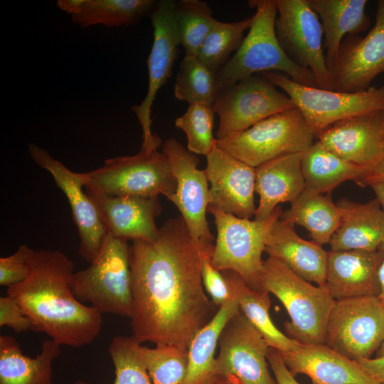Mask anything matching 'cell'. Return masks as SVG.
<instances>
[{
	"mask_svg": "<svg viewBox=\"0 0 384 384\" xmlns=\"http://www.w3.org/2000/svg\"><path fill=\"white\" fill-rule=\"evenodd\" d=\"M200 251L181 215L168 219L154 241L129 245L130 326L140 343L188 349L217 313L204 291Z\"/></svg>",
	"mask_w": 384,
	"mask_h": 384,
	"instance_id": "cell-1",
	"label": "cell"
},
{
	"mask_svg": "<svg viewBox=\"0 0 384 384\" xmlns=\"http://www.w3.org/2000/svg\"><path fill=\"white\" fill-rule=\"evenodd\" d=\"M73 270V261L63 252L34 250L27 277L8 287L6 294L18 303L34 331L60 346L80 348L100 335L102 316L75 297L70 287Z\"/></svg>",
	"mask_w": 384,
	"mask_h": 384,
	"instance_id": "cell-2",
	"label": "cell"
},
{
	"mask_svg": "<svg viewBox=\"0 0 384 384\" xmlns=\"http://www.w3.org/2000/svg\"><path fill=\"white\" fill-rule=\"evenodd\" d=\"M248 4L255 9L252 23L240 48L215 75L218 92L252 75L278 71L297 83L319 87L312 73L294 63L277 41V1L250 0Z\"/></svg>",
	"mask_w": 384,
	"mask_h": 384,
	"instance_id": "cell-3",
	"label": "cell"
},
{
	"mask_svg": "<svg viewBox=\"0 0 384 384\" xmlns=\"http://www.w3.org/2000/svg\"><path fill=\"white\" fill-rule=\"evenodd\" d=\"M259 284L285 307L291 319L284 324L289 337L302 344L325 343L327 323L336 301L325 286H314L272 257L263 261Z\"/></svg>",
	"mask_w": 384,
	"mask_h": 384,
	"instance_id": "cell-4",
	"label": "cell"
},
{
	"mask_svg": "<svg viewBox=\"0 0 384 384\" xmlns=\"http://www.w3.org/2000/svg\"><path fill=\"white\" fill-rule=\"evenodd\" d=\"M127 242L107 233L89 267L72 276L70 287L77 299L102 314L130 318L132 280Z\"/></svg>",
	"mask_w": 384,
	"mask_h": 384,
	"instance_id": "cell-5",
	"label": "cell"
},
{
	"mask_svg": "<svg viewBox=\"0 0 384 384\" xmlns=\"http://www.w3.org/2000/svg\"><path fill=\"white\" fill-rule=\"evenodd\" d=\"M217 229L211 263L220 272H236L252 289H260V275L263 265L262 255L267 239L283 211L278 206L262 220H250L208 206Z\"/></svg>",
	"mask_w": 384,
	"mask_h": 384,
	"instance_id": "cell-6",
	"label": "cell"
},
{
	"mask_svg": "<svg viewBox=\"0 0 384 384\" xmlns=\"http://www.w3.org/2000/svg\"><path fill=\"white\" fill-rule=\"evenodd\" d=\"M315 138L295 106L217 139V146L255 168L282 155L304 152Z\"/></svg>",
	"mask_w": 384,
	"mask_h": 384,
	"instance_id": "cell-7",
	"label": "cell"
},
{
	"mask_svg": "<svg viewBox=\"0 0 384 384\" xmlns=\"http://www.w3.org/2000/svg\"><path fill=\"white\" fill-rule=\"evenodd\" d=\"M82 174L85 187L112 196L164 195L169 200L176 188L168 159L157 149H141L133 156L110 158L100 168Z\"/></svg>",
	"mask_w": 384,
	"mask_h": 384,
	"instance_id": "cell-8",
	"label": "cell"
},
{
	"mask_svg": "<svg viewBox=\"0 0 384 384\" xmlns=\"http://www.w3.org/2000/svg\"><path fill=\"white\" fill-rule=\"evenodd\" d=\"M281 88L302 112L316 136L333 124L355 116L384 110V85L357 92L312 87L274 72L261 73Z\"/></svg>",
	"mask_w": 384,
	"mask_h": 384,
	"instance_id": "cell-9",
	"label": "cell"
},
{
	"mask_svg": "<svg viewBox=\"0 0 384 384\" xmlns=\"http://www.w3.org/2000/svg\"><path fill=\"white\" fill-rule=\"evenodd\" d=\"M384 341V302L377 296L336 300L325 344L353 360L371 358Z\"/></svg>",
	"mask_w": 384,
	"mask_h": 384,
	"instance_id": "cell-10",
	"label": "cell"
},
{
	"mask_svg": "<svg viewBox=\"0 0 384 384\" xmlns=\"http://www.w3.org/2000/svg\"><path fill=\"white\" fill-rule=\"evenodd\" d=\"M276 1L278 16L274 28L281 48L294 63L312 73L319 88L331 90L324 32L309 0Z\"/></svg>",
	"mask_w": 384,
	"mask_h": 384,
	"instance_id": "cell-11",
	"label": "cell"
},
{
	"mask_svg": "<svg viewBox=\"0 0 384 384\" xmlns=\"http://www.w3.org/2000/svg\"><path fill=\"white\" fill-rule=\"evenodd\" d=\"M295 107L289 97L262 75H254L218 92L213 108L219 117L216 139L242 132Z\"/></svg>",
	"mask_w": 384,
	"mask_h": 384,
	"instance_id": "cell-12",
	"label": "cell"
},
{
	"mask_svg": "<svg viewBox=\"0 0 384 384\" xmlns=\"http://www.w3.org/2000/svg\"><path fill=\"white\" fill-rule=\"evenodd\" d=\"M161 151L176 181V191L169 200L179 210L201 249L213 250L214 238L206 219L210 204L208 181L205 170L198 168L199 158L174 138L166 140Z\"/></svg>",
	"mask_w": 384,
	"mask_h": 384,
	"instance_id": "cell-13",
	"label": "cell"
},
{
	"mask_svg": "<svg viewBox=\"0 0 384 384\" xmlns=\"http://www.w3.org/2000/svg\"><path fill=\"white\" fill-rule=\"evenodd\" d=\"M213 374L238 384H277L267 361L269 346L260 333L239 310L223 328L218 343Z\"/></svg>",
	"mask_w": 384,
	"mask_h": 384,
	"instance_id": "cell-14",
	"label": "cell"
},
{
	"mask_svg": "<svg viewBox=\"0 0 384 384\" xmlns=\"http://www.w3.org/2000/svg\"><path fill=\"white\" fill-rule=\"evenodd\" d=\"M176 1L161 0L150 14L153 31V44L147 65L149 83L146 95L139 105L132 109L137 115L142 130L141 149H158L161 139L151 132V107L159 89L171 75L179 45L175 17Z\"/></svg>",
	"mask_w": 384,
	"mask_h": 384,
	"instance_id": "cell-15",
	"label": "cell"
},
{
	"mask_svg": "<svg viewBox=\"0 0 384 384\" xmlns=\"http://www.w3.org/2000/svg\"><path fill=\"white\" fill-rule=\"evenodd\" d=\"M384 72V0L377 3L375 23L364 36H347L329 70L331 90L357 92L367 90Z\"/></svg>",
	"mask_w": 384,
	"mask_h": 384,
	"instance_id": "cell-16",
	"label": "cell"
},
{
	"mask_svg": "<svg viewBox=\"0 0 384 384\" xmlns=\"http://www.w3.org/2000/svg\"><path fill=\"white\" fill-rule=\"evenodd\" d=\"M28 149L33 161L50 174L57 186L65 195L80 237L79 254L91 262L107 231L94 203L82 190L85 186L83 174L70 170L43 148L30 144Z\"/></svg>",
	"mask_w": 384,
	"mask_h": 384,
	"instance_id": "cell-17",
	"label": "cell"
},
{
	"mask_svg": "<svg viewBox=\"0 0 384 384\" xmlns=\"http://www.w3.org/2000/svg\"><path fill=\"white\" fill-rule=\"evenodd\" d=\"M210 204L240 218L255 215V168L216 147L206 156Z\"/></svg>",
	"mask_w": 384,
	"mask_h": 384,
	"instance_id": "cell-18",
	"label": "cell"
},
{
	"mask_svg": "<svg viewBox=\"0 0 384 384\" xmlns=\"http://www.w3.org/2000/svg\"><path fill=\"white\" fill-rule=\"evenodd\" d=\"M102 221L112 235L124 240L154 241L159 228L155 218L162 208L159 196H112L85 187Z\"/></svg>",
	"mask_w": 384,
	"mask_h": 384,
	"instance_id": "cell-19",
	"label": "cell"
},
{
	"mask_svg": "<svg viewBox=\"0 0 384 384\" xmlns=\"http://www.w3.org/2000/svg\"><path fill=\"white\" fill-rule=\"evenodd\" d=\"M316 139L339 157L370 169L384 153V110L336 122L319 133Z\"/></svg>",
	"mask_w": 384,
	"mask_h": 384,
	"instance_id": "cell-20",
	"label": "cell"
},
{
	"mask_svg": "<svg viewBox=\"0 0 384 384\" xmlns=\"http://www.w3.org/2000/svg\"><path fill=\"white\" fill-rule=\"evenodd\" d=\"M384 255L375 250L328 252L325 287L335 300L377 296L380 293L379 270Z\"/></svg>",
	"mask_w": 384,
	"mask_h": 384,
	"instance_id": "cell-21",
	"label": "cell"
},
{
	"mask_svg": "<svg viewBox=\"0 0 384 384\" xmlns=\"http://www.w3.org/2000/svg\"><path fill=\"white\" fill-rule=\"evenodd\" d=\"M293 375H307L311 384H380L356 361L325 343L301 344L280 353Z\"/></svg>",
	"mask_w": 384,
	"mask_h": 384,
	"instance_id": "cell-22",
	"label": "cell"
},
{
	"mask_svg": "<svg viewBox=\"0 0 384 384\" xmlns=\"http://www.w3.org/2000/svg\"><path fill=\"white\" fill-rule=\"evenodd\" d=\"M264 252L304 279L325 286L328 252L314 241L302 238L294 225L278 219L267 239Z\"/></svg>",
	"mask_w": 384,
	"mask_h": 384,
	"instance_id": "cell-23",
	"label": "cell"
},
{
	"mask_svg": "<svg viewBox=\"0 0 384 384\" xmlns=\"http://www.w3.org/2000/svg\"><path fill=\"white\" fill-rule=\"evenodd\" d=\"M302 154L282 155L255 168V189L260 196L255 220L267 218L280 203H293L304 191Z\"/></svg>",
	"mask_w": 384,
	"mask_h": 384,
	"instance_id": "cell-24",
	"label": "cell"
},
{
	"mask_svg": "<svg viewBox=\"0 0 384 384\" xmlns=\"http://www.w3.org/2000/svg\"><path fill=\"white\" fill-rule=\"evenodd\" d=\"M342 219L332 236L331 250H375L384 242V210L375 198L361 203L340 200Z\"/></svg>",
	"mask_w": 384,
	"mask_h": 384,
	"instance_id": "cell-25",
	"label": "cell"
},
{
	"mask_svg": "<svg viewBox=\"0 0 384 384\" xmlns=\"http://www.w3.org/2000/svg\"><path fill=\"white\" fill-rule=\"evenodd\" d=\"M324 32L325 59L330 70L346 36L359 35L370 26L366 12V0H309Z\"/></svg>",
	"mask_w": 384,
	"mask_h": 384,
	"instance_id": "cell-26",
	"label": "cell"
},
{
	"mask_svg": "<svg viewBox=\"0 0 384 384\" xmlns=\"http://www.w3.org/2000/svg\"><path fill=\"white\" fill-rule=\"evenodd\" d=\"M60 345L52 339L43 341L35 358L25 356L16 339L0 336V384H53V361Z\"/></svg>",
	"mask_w": 384,
	"mask_h": 384,
	"instance_id": "cell-27",
	"label": "cell"
},
{
	"mask_svg": "<svg viewBox=\"0 0 384 384\" xmlns=\"http://www.w3.org/2000/svg\"><path fill=\"white\" fill-rule=\"evenodd\" d=\"M157 1L154 0H58V7L72 16L82 28L97 24L107 27L131 26L150 16Z\"/></svg>",
	"mask_w": 384,
	"mask_h": 384,
	"instance_id": "cell-28",
	"label": "cell"
},
{
	"mask_svg": "<svg viewBox=\"0 0 384 384\" xmlns=\"http://www.w3.org/2000/svg\"><path fill=\"white\" fill-rule=\"evenodd\" d=\"M220 272L231 297L237 300L240 311L260 333L269 347L282 353L294 350L302 344L274 326L269 313L271 302L268 292L251 288L235 272L225 270Z\"/></svg>",
	"mask_w": 384,
	"mask_h": 384,
	"instance_id": "cell-29",
	"label": "cell"
},
{
	"mask_svg": "<svg viewBox=\"0 0 384 384\" xmlns=\"http://www.w3.org/2000/svg\"><path fill=\"white\" fill-rule=\"evenodd\" d=\"M301 167L305 189L319 194H331L347 181L356 183L370 169L339 157L318 141L303 152Z\"/></svg>",
	"mask_w": 384,
	"mask_h": 384,
	"instance_id": "cell-30",
	"label": "cell"
},
{
	"mask_svg": "<svg viewBox=\"0 0 384 384\" xmlns=\"http://www.w3.org/2000/svg\"><path fill=\"white\" fill-rule=\"evenodd\" d=\"M281 219L306 228L314 242L329 244L341 225L342 209L332 201L331 194H319L306 189L282 213Z\"/></svg>",
	"mask_w": 384,
	"mask_h": 384,
	"instance_id": "cell-31",
	"label": "cell"
},
{
	"mask_svg": "<svg viewBox=\"0 0 384 384\" xmlns=\"http://www.w3.org/2000/svg\"><path fill=\"white\" fill-rule=\"evenodd\" d=\"M240 310L232 297L222 304L213 318L193 338L188 348V367L181 384H203L213 375L215 348L229 319Z\"/></svg>",
	"mask_w": 384,
	"mask_h": 384,
	"instance_id": "cell-32",
	"label": "cell"
},
{
	"mask_svg": "<svg viewBox=\"0 0 384 384\" xmlns=\"http://www.w3.org/2000/svg\"><path fill=\"white\" fill-rule=\"evenodd\" d=\"M252 21L253 16L231 23L215 18L197 57L216 74L230 60L231 53L240 48L245 38L244 33L249 30Z\"/></svg>",
	"mask_w": 384,
	"mask_h": 384,
	"instance_id": "cell-33",
	"label": "cell"
},
{
	"mask_svg": "<svg viewBox=\"0 0 384 384\" xmlns=\"http://www.w3.org/2000/svg\"><path fill=\"white\" fill-rule=\"evenodd\" d=\"M215 75L197 57L185 54L174 85V95L189 105H212L218 95Z\"/></svg>",
	"mask_w": 384,
	"mask_h": 384,
	"instance_id": "cell-34",
	"label": "cell"
},
{
	"mask_svg": "<svg viewBox=\"0 0 384 384\" xmlns=\"http://www.w3.org/2000/svg\"><path fill=\"white\" fill-rule=\"evenodd\" d=\"M175 17L179 45L185 54L197 55L215 20L211 9L204 1L181 0Z\"/></svg>",
	"mask_w": 384,
	"mask_h": 384,
	"instance_id": "cell-35",
	"label": "cell"
},
{
	"mask_svg": "<svg viewBox=\"0 0 384 384\" xmlns=\"http://www.w3.org/2000/svg\"><path fill=\"white\" fill-rule=\"evenodd\" d=\"M139 354L152 384H181L188 367V349L174 346L149 348L140 345Z\"/></svg>",
	"mask_w": 384,
	"mask_h": 384,
	"instance_id": "cell-36",
	"label": "cell"
},
{
	"mask_svg": "<svg viewBox=\"0 0 384 384\" xmlns=\"http://www.w3.org/2000/svg\"><path fill=\"white\" fill-rule=\"evenodd\" d=\"M215 114L212 105L192 104L175 120L176 127L186 134L187 149L192 153L207 156L216 147L213 134Z\"/></svg>",
	"mask_w": 384,
	"mask_h": 384,
	"instance_id": "cell-37",
	"label": "cell"
},
{
	"mask_svg": "<svg viewBox=\"0 0 384 384\" xmlns=\"http://www.w3.org/2000/svg\"><path fill=\"white\" fill-rule=\"evenodd\" d=\"M141 344L133 336L112 339L108 351L114 366V384H152L139 354Z\"/></svg>",
	"mask_w": 384,
	"mask_h": 384,
	"instance_id": "cell-38",
	"label": "cell"
},
{
	"mask_svg": "<svg viewBox=\"0 0 384 384\" xmlns=\"http://www.w3.org/2000/svg\"><path fill=\"white\" fill-rule=\"evenodd\" d=\"M35 250L26 244L11 255L0 258V284L10 287L23 282L29 272V261Z\"/></svg>",
	"mask_w": 384,
	"mask_h": 384,
	"instance_id": "cell-39",
	"label": "cell"
},
{
	"mask_svg": "<svg viewBox=\"0 0 384 384\" xmlns=\"http://www.w3.org/2000/svg\"><path fill=\"white\" fill-rule=\"evenodd\" d=\"M213 250L201 249V277L204 288L211 297L213 302L220 307L231 298L227 282L222 273L211 263Z\"/></svg>",
	"mask_w": 384,
	"mask_h": 384,
	"instance_id": "cell-40",
	"label": "cell"
},
{
	"mask_svg": "<svg viewBox=\"0 0 384 384\" xmlns=\"http://www.w3.org/2000/svg\"><path fill=\"white\" fill-rule=\"evenodd\" d=\"M0 326H7L16 333L34 331L30 319L11 296L0 297Z\"/></svg>",
	"mask_w": 384,
	"mask_h": 384,
	"instance_id": "cell-41",
	"label": "cell"
},
{
	"mask_svg": "<svg viewBox=\"0 0 384 384\" xmlns=\"http://www.w3.org/2000/svg\"><path fill=\"white\" fill-rule=\"evenodd\" d=\"M267 357L277 384H299L287 367L278 350L270 347Z\"/></svg>",
	"mask_w": 384,
	"mask_h": 384,
	"instance_id": "cell-42",
	"label": "cell"
},
{
	"mask_svg": "<svg viewBox=\"0 0 384 384\" xmlns=\"http://www.w3.org/2000/svg\"><path fill=\"white\" fill-rule=\"evenodd\" d=\"M378 183H384V153L366 175L356 182L359 186L363 188Z\"/></svg>",
	"mask_w": 384,
	"mask_h": 384,
	"instance_id": "cell-43",
	"label": "cell"
},
{
	"mask_svg": "<svg viewBox=\"0 0 384 384\" xmlns=\"http://www.w3.org/2000/svg\"><path fill=\"white\" fill-rule=\"evenodd\" d=\"M357 362L380 384H384V356L361 359Z\"/></svg>",
	"mask_w": 384,
	"mask_h": 384,
	"instance_id": "cell-44",
	"label": "cell"
},
{
	"mask_svg": "<svg viewBox=\"0 0 384 384\" xmlns=\"http://www.w3.org/2000/svg\"><path fill=\"white\" fill-rule=\"evenodd\" d=\"M203 384H238L235 380L225 376L213 374Z\"/></svg>",
	"mask_w": 384,
	"mask_h": 384,
	"instance_id": "cell-45",
	"label": "cell"
},
{
	"mask_svg": "<svg viewBox=\"0 0 384 384\" xmlns=\"http://www.w3.org/2000/svg\"><path fill=\"white\" fill-rule=\"evenodd\" d=\"M373 189L375 198L380 203L383 210H384V183H374L370 186Z\"/></svg>",
	"mask_w": 384,
	"mask_h": 384,
	"instance_id": "cell-46",
	"label": "cell"
},
{
	"mask_svg": "<svg viewBox=\"0 0 384 384\" xmlns=\"http://www.w3.org/2000/svg\"><path fill=\"white\" fill-rule=\"evenodd\" d=\"M384 250V242L382 244ZM379 280L380 284V293L378 296L384 302V255L379 270Z\"/></svg>",
	"mask_w": 384,
	"mask_h": 384,
	"instance_id": "cell-47",
	"label": "cell"
},
{
	"mask_svg": "<svg viewBox=\"0 0 384 384\" xmlns=\"http://www.w3.org/2000/svg\"><path fill=\"white\" fill-rule=\"evenodd\" d=\"M376 352V358L384 356V341Z\"/></svg>",
	"mask_w": 384,
	"mask_h": 384,
	"instance_id": "cell-48",
	"label": "cell"
},
{
	"mask_svg": "<svg viewBox=\"0 0 384 384\" xmlns=\"http://www.w3.org/2000/svg\"><path fill=\"white\" fill-rule=\"evenodd\" d=\"M84 382L82 380H77L73 384H84Z\"/></svg>",
	"mask_w": 384,
	"mask_h": 384,
	"instance_id": "cell-49",
	"label": "cell"
}]
</instances>
